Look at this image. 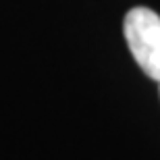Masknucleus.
I'll return each instance as SVG.
<instances>
[{
	"mask_svg": "<svg viewBox=\"0 0 160 160\" xmlns=\"http://www.w3.org/2000/svg\"><path fill=\"white\" fill-rule=\"evenodd\" d=\"M123 33L139 69L160 83V15L148 6L131 8L125 15Z\"/></svg>",
	"mask_w": 160,
	"mask_h": 160,
	"instance_id": "obj_1",
	"label": "nucleus"
}]
</instances>
